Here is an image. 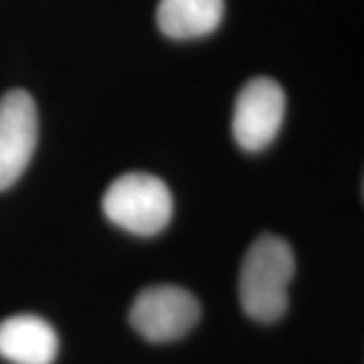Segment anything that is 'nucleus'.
Segmentation results:
<instances>
[{
	"label": "nucleus",
	"mask_w": 364,
	"mask_h": 364,
	"mask_svg": "<svg viewBox=\"0 0 364 364\" xmlns=\"http://www.w3.org/2000/svg\"><path fill=\"white\" fill-rule=\"evenodd\" d=\"M286 116V93L277 81L255 77L239 91L233 112L235 142L247 152H261L275 140Z\"/></svg>",
	"instance_id": "obj_4"
},
{
	"label": "nucleus",
	"mask_w": 364,
	"mask_h": 364,
	"mask_svg": "<svg viewBox=\"0 0 364 364\" xmlns=\"http://www.w3.org/2000/svg\"><path fill=\"white\" fill-rule=\"evenodd\" d=\"M200 320L198 299L184 287L150 286L138 294L130 310V322L142 338L172 342L186 336Z\"/></svg>",
	"instance_id": "obj_3"
},
{
	"label": "nucleus",
	"mask_w": 364,
	"mask_h": 364,
	"mask_svg": "<svg viewBox=\"0 0 364 364\" xmlns=\"http://www.w3.org/2000/svg\"><path fill=\"white\" fill-rule=\"evenodd\" d=\"M294 273L296 259L286 239L261 235L251 243L239 273L241 308L251 320L269 324L286 314Z\"/></svg>",
	"instance_id": "obj_1"
},
{
	"label": "nucleus",
	"mask_w": 364,
	"mask_h": 364,
	"mask_svg": "<svg viewBox=\"0 0 364 364\" xmlns=\"http://www.w3.org/2000/svg\"><path fill=\"white\" fill-rule=\"evenodd\" d=\"M105 217L140 237L160 233L172 219L174 200L166 182L148 172H128L112 182L102 200Z\"/></svg>",
	"instance_id": "obj_2"
},
{
	"label": "nucleus",
	"mask_w": 364,
	"mask_h": 364,
	"mask_svg": "<svg viewBox=\"0 0 364 364\" xmlns=\"http://www.w3.org/2000/svg\"><path fill=\"white\" fill-rule=\"evenodd\" d=\"M39 138L35 100L25 90L0 97V191L11 188L28 166Z\"/></svg>",
	"instance_id": "obj_5"
},
{
	"label": "nucleus",
	"mask_w": 364,
	"mask_h": 364,
	"mask_svg": "<svg viewBox=\"0 0 364 364\" xmlns=\"http://www.w3.org/2000/svg\"><path fill=\"white\" fill-rule=\"evenodd\" d=\"M59 336L45 318L16 314L0 322V356L13 364H53Z\"/></svg>",
	"instance_id": "obj_6"
},
{
	"label": "nucleus",
	"mask_w": 364,
	"mask_h": 364,
	"mask_svg": "<svg viewBox=\"0 0 364 364\" xmlns=\"http://www.w3.org/2000/svg\"><path fill=\"white\" fill-rule=\"evenodd\" d=\"M225 14V0H160L158 28L170 39H198L217 31Z\"/></svg>",
	"instance_id": "obj_7"
}]
</instances>
